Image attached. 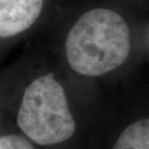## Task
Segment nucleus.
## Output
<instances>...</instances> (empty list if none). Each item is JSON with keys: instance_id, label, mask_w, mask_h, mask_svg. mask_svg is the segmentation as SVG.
<instances>
[{"instance_id": "f257e3e1", "label": "nucleus", "mask_w": 149, "mask_h": 149, "mask_svg": "<svg viewBox=\"0 0 149 149\" xmlns=\"http://www.w3.org/2000/svg\"><path fill=\"white\" fill-rule=\"evenodd\" d=\"M132 51L130 30L117 12L97 8L83 13L65 39V56L75 73L96 77L120 68Z\"/></svg>"}, {"instance_id": "20e7f679", "label": "nucleus", "mask_w": 149, "mask_h": 149, "mask_svg": "<svg viewBox=\"0 0 149 149\" xmlns=\"http://www.w3.org/2000/svg\"><path fill=\"white\" fill-rule=\"evenodd\" d=\"M111 149H149V116L127 125Z\"/></svg>"}, {"instance_id": "39448f33", "label": "nucleus", "mask_w": 149, "mask_h": 149, "mask_svg": "<svg viewBox=\"0 0 149 149\" xmlns=\"http://www.w3.org/2000/svg\"><path fill=\"white\" fill-rule=\"evenodd\" d=\"M0 149H34L29 138L19 135H5L0 137Z\"/></svg>"}, {"instance_id": "f03ea898", "label": "nucleus", "mask_w": 149, "mask_h": 149, "mask_svg": "<svg viewBox=\"0 0 149 149\" xmlns=\"http://www.w3.org/2000/svg\"><path fill=\"white\" fill-rule=\"evenodd\" d=\"M17 124L26 137L39 146H55L69 140L76 123L62 84L52 73L28 85L17 114Z\"/></svg>"}, {"instance_id": "7ed1b4c3", "label": "nucleus", "mask_w": 149, "mask_h": 149, "mask_svg": "<svg viewBox=\"0 0 149 149\" xmlns=\"http://www.w3.org/2000/svg\"><path fill=\"white\" fill-rule=\"evenodd\" d=\"M44 0H0V38L15 37L37 21Z\"/></svg>"}]
</instances>
